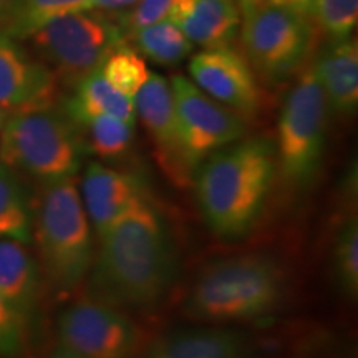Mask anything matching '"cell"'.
Returning a JSON list of instances; mask_svg holds the SVG:
<instances>
[{"instance_id": "obj_1", "label": "cell", "mask_w": 358, "mask_h": 358, "mask_svg": "<svg viewBox=\"0 0 358 358\" xmlns=\"http://www.w3.org/2000/svg\"><path fill=\"white\" fill-rule=\"evenodd\" d=\"M87 297L123 312H146L171 294L179 250L171 227L151 199L143 201L96 237Z\"/></svg>"}, {"instance_id": "obj_2", "label": "cell", "mask_w": 358, "mask_h": 358, "mask_svg": "<svg viewBox=\"0 0 358 358\" xmlns=\"http://www.w3.org/2000/svg\"><path fill=\"white\" fill-rule=\"evenodd\" d=\"M275 176V145L267 136L241 138L209 155L192 176L209 231L221 239L248 236L262 216Z\"/></svg>"}, {"instance_id": "obj_3", "label": "cell", "mask_w": 358, "mask_h": 358, "mask_svg": "<svg viewBox=\"0 0 358 358\" xmlns=\"http://www.w3.org/2000/svg\"><path fill=\"white\" fill-rule=\"evenodd\" d=\"M285 297V272L268 254H237L208 264L185 299L189 319L209 324L271 315Z\"/></svg>"}, {"instance_id": "obj_4", "label": "cell", "mask_w": 358, "mask_h": 358, "mask_svg": "<svg viewBox=\"0 0 358 358\" xmlns=\"http://www.w3.org/2000/svg\"><path fill=\"white\" fill-rule=\"evenodd\" d=\"M32 241L40 272L55 292L70 294L83 284L95 243L73 178L40 182L32 203Z\"/></svg>"}, {"instance_id": "obj_5", "label": "cell", "mask_w": 358, "mask_h": 358, "mask_svg": "<svg viewBox=\"0 0 358 358\" xmlns=\"http://www.w3.org/2000/svg\"><path fill=\"white\" fill-rule=\"evenodd\" d=\"M87 155L77 123L55 101L12 111L0 131V163L38 182L75 178Z\"/></svg>"}, {"instance_id": "obj_6", "label": "cell", "mask_w": 358, "mask_h": 358, "mask_svg": "<svg viewBox=\"0 0 358 358\" xmlns=\"http://www.w3.org/2000/svg\"><path fill=\"white\" fill-rule=\"evenodd\" d=\"M329 105L315 71L308 66L289 90L277 123V174L294 191L313 185L327 148Z\"/></svg>"}, {"instance_id": "obj_7", "label": "cell", "mask_w": 358, "mask_h": 358, "mask_svg": "<svg viewBox=\"0 0 358 358\" xmlns=\"http://www.w3.org/2000/svg\"><path fill=\"white\" fill-rule=\"evenodd\" d=\"M241 15L243 55L257 78L268 87L294 78L312 52L315 38L312 17L268 2Z\"/></svg>"}, {"instance_id": "obj_8", "label": "cell", "mask_w": 358, "mask_h": 358, "mask_svg": "<svg viewBox=\"0 0 358 358\" xmlns=\"http://www.w3.org/2000/svg\"><path fill=\"white\" fill-rule=\"evenodd\" d=\"M25 40L57 78L75 87L100 70L106 57L127 42L118 22L110 13L78 10L48 20Z\"/></svg>"}, {"instance_id": "obj_9", "label": "cell", "mask_w": 358, "mask_h": 358, "mask_svg": "<svg viewBox=\"0 0 358 358\" xmlns=\"http://www.w3.org/2000/svg\"><path fill=\"white\" fill-rule=\"evenodd\" d=\"M58 347L75 358H136L143 334L128 312L85 297L60 313Z\"/></svg>"}, {"instance_id": "obj_10", "label": "cell", "mask_w": 358, "mask_h": 358, "mask_svg": "<svg viewBox=\"0 0 358 358\" xmlns=\"http://www.w3.org/2000/svg\"><path fill=\"white\" fill-rule=\"evenodd\" d=\"M171 90L182 143L192 171L214 151L248 133V120L214 100L185 75H173Z\"/></svg>"}, {"instance_id": "obj_11", "label": "cell", "mask_w": 358, "mask_h": 358, "mask_svg": "<svg viewBox=\"0 0 358 358\" xmlns=\"http://www.w3.org/2000/svg\"><path fill=\"white\" fill-rule=\"evenodd\" d=\"M133 101L136 116L153 141L155 155L163 171L176 186H189L194 171L187 161L169 80L150 71Z\"/></svg>"}, {"instance_id": "obj_12", "label": "cell", "mask_w": 358, "mask_h": 358, "mask_svg": "<svg viewBox=\"0 0 358 358\" xmlns=\"http://www.w3.org/2000/svg\"><path fill=\"white\" fill-rule=\"evenodd\" d=\"M189 75L206 95L227 106L244 120L261 113L264 95L257 75L243 53L231 45L204 48L191 58Z\"/></svg>"}, {"instance_id": "obj_13", "label": "cell", "mask_w": 358, "mask_h": 358, "mask_svg": "<svg viewBox=\"0 0 358 358\" xmlns=\"http://www.w3.org/2000/svg\"><path fill=\"white\" fill-rule=\"evenodd\" d=\"M78 191L96 237L143 201L150 199L138 174L111 168L100 161L87 164Z\"/></svg>"}, {"instance_id": "obj_14", "label": "cell", "mask_w": 358, "mask_h": 358, "mask_svg": "<svg viewBox=\"0 0 358 358\" xmlns=\"http://www.w3.org/2000/svg\"><path fill=\"white\" fill-rule=\"evenodd\" d=\"M57 75L20 40L0 32V110L8 113L55 100Z\"/></svg>"}, {"instance_id": "obj_15", "label": "cell", "mask_w": 358, "mask_h": 358, "mask_svg": "<svg viewBox=\"0 0 358 358\" xmlns=\"http://www.w3.org/2000/svg\"><path fill=\"white\" fill-rule=\"evenodd\" d=\"M249 335L227 327H194L161 335L136 358H250Z\"/></svg>"}, {"instance_id": "obj_16", "label": "cell", "mask_w": 358, "mask_h": 358, "mask_svg": "<svg viewBox=\"0 0 358 358\" xmlns=\"http://www.w3.org/2000/svg\"><path fill=\"white\" fill-rule=\"evenodd\" d=\"M40 290L42 272L29 244L0 237V294L27 332L37 315Z\"/></svg>"}, {"instance_id": "obj_17", "label": "cell", "mask_w": 358, "mask_h": 358, "mask_svg": "<svg viewBox=\"0 0 358 358\" xmlns=\"http://www.w3.org/2000/svg\"><path fill=\"white\" fill-rule=\"evenodd\" d=\"M192 45L203 48L226 47L241 29V10L236 0H176L169 13Z\"/></svg>"}, {"instance_id": "obj_18", "label": "cell", "mask_w": 358, "mask_h": 358, "mask_svg": "<svg viewBox=\"0 0 358 358\" xmlns=\"http://www.w3.org/2000/svg\"><path fill=\"white\" fill-rule=\"evenodd\" d=\"M329 110L340 118H350L358 108L357 40H329L312 65Z\"/></svg>"}, {"instance_id": "obj_19", "label": "cell", "mask_w": 358, "mask_h": 358, "mask_svg": "<svg viewBox=\"0 0 358 358\" xmlns=\"http://www.w3.org/2000/svg\"><path fill=\"white\" fill-rule=\"evenodd\" d=\"M73 88V95L66 98L62 105L71 120L93 115H111L124 122L136 123L133 98L123 95L113 85L106 82L101 70L87 75Z\"/></svg>"}, {"instance_id": "obj_20", "label": "cell", "mask_w": 358, "mask_h": 358, "mask_svg": "<svg viewBox=\"0 0 358 358\" xmlns=\"http://www.w3.org/2000/svg\"><path fill=\"white\" fill-rule=\"evenodd\" d=\"M141 57L156 65L176 66L194 50V45L173 20H161L129 34L127 38Z\"/></svg>"}, {"instance_id": "obj_21", "label": "cell", "mask_w": 358, "mask_h": 358, "mask_svg": "<svg viewBox=\"0 0 358 358\" xmlns=\"http://www.w3.org/2000/svg\"><path fill=\"white\" fill-rule=\"evenodd\" d=\"M82 133L88 155L101 159H118L131 150L136 123L111 115H93L73 120Z\"/></svg>"}, {"instance_id": "obj_22", "label": "cell", "mask_w": 358, "mask_h": 358, "mask_svg": "<svg viewBox=\"0 0 358 358\" xmlns=\"http://www.w3.org/2000/svg\"><path fill=\"white\" fill-rule=\"evenodd\" d=\"M0 237L32 243V201L19 173L0 163Z\"/></svg>"}, {"instance_id": "obj_23", "label": "cell", "mask_w": 358, "mask_h": 358, "mask_svg": "<svg viewBox=\"0 0 358 358\" xmlns=\"http://www.w3.org/2000/svg\"><path fill=\"white\" fill-rule=\"evenodd\" d=\"M78 10H90V0H19L0 32L25 40L48 20Z\"/></svg>"}, {"instance_id": "obj_24", "label": "cell", "mask_w": 358, "mask_h": 358, "mask_svg": "<svg viewBox=\"0 0 358 358\" xmlns=\"http://www.w3.org/2000/svg\"><path fill=\"white\" fill-rule=\"evenodd\" d=\"M332 271L340 292L348 299L358 295V221L348 217L335 232L332 245Z\"/></svg>"}, {"instance_id": "obj_25", "label": "cell", "mask_w": 358, "mask_h": 358, "mask_svg": "<svg viewBox=\"0 0 358 358\" xmlns=\"http://www.w3.org/2000/svg\"><path fill=\"white\" fill-rule=\"evenodd\" d=\"M100 70L106 82L129 98H134L140 92L150 75L145 58L128 42L118 45L106 57Z\"/></svg>"}, {"instance_id": "obj_26", "label": "cell", "mask_w": 358, "mask_h": 358, "mask_svg": "<svg viewBox=\"0 0 358 358\" xmlns=\"http://www.w3.org/2000/svg\"><path fill=\"white\" fill-rule=\"evenodd\" d=\"M312 17L329 40L350 38L358 20V0H317Z\"/></svg>"}, {"instance_id": "obj_27", "label": "cell", "mask_w": 358, "mask_h": 358, "mask_svg": "<svg viewBox=\"0 0 358 358\" xmlns=\"http://www.w3.org/2000/svg\"><path fill=\"white\" fill-rule=\"evenodd\" d=\"M174 2L176 0H138L133 7L115 13L113 17L124 34V38H128V35L136 30L169 19Z\"/></svg>"}, {"instance_id": "obj_28", "label": "cell", "mask_w": 358, "mask_h": 358, "mask_svg": "<svg viewBox=\"0 0 358 358\" xmlns=\"http://www.w3.org/2000/svg\"><path fill=\"white\" fill-rule=\"evenodd\" d=\"M29 332L0 294V358H22L27 352Z\"/></svg>"}, {"instance_id": "obj_29", "label": "cell", "mask_w": 358, "mask_h": 358, "mask_svg": "<svg viewBox=\"0 0 358 358\" xmlns=\"http://www.w3.org/2000/svg\"><path fill=\"white\" fill-rule=\"evenodd\" d=\"M138 0H90V10H98L103 13H120L133 7Z\"/></svg>"}, {"instance_id": "obj_30", "label": "cell", "mask_w": 358, "mask_h": 358, "mask_svg": "<svg viewBox=\"0 0 358 358\" xmlns=\"http://www.w3.org/2000/svg\"><path fill=\"white\" fill-rule=\"evenodd\" d=\"M267 2L272 3V6L284 7V8H289V10L312 17L313 7H315L317 0H267Z\"/></svg>"}, {"instance_id": "obj_31", "label": "cell", "mask_w": 358, "mask_h": 358, "mask_svg": "<svg viewBox=\"0 0 358 358\" xmlns=\"http://www.w3.org/2000/svg\"><path fill=\"white\" fill-rule=\"evenodd\" d=\"M17 3H19V0H0V29L6 25Z\"/></svg>"}, {"instance_id": "obj_32", "label": "cell", "mask_w": 358, "mask_h": 358, "mask_svg": "<svg viewBox=\"0 0 358 358\" xmlns=\"http://www.w3.org/2000/svg\"><path fill=\"white\" fill-rule=\"evenodd\" d=\"M236 2H237V6H239V10L245 12V10H249V8L262 6V3H266L267 0H236Z\"/></svg>"}, {"instance_id": "obj_33", "label": "cell", "mask_w": 358, "mask_h": 358, "mask_svg": "<svg viewBox=\"0 0 358 358\" xmlns=\"http://www.w3.org/2000/svg\"><path fill=\"white\" fill-rule=\"evenodd\" d=\"M48 358H75V357H71L69 352H65L64 348L57 345V348H55V350H53V353Z\"/></svg>"}, {"instance_id": "obj_34", "label": "cell", "mask_w": 358, "mask_h": 358, "mask_svg": "<svg viewBox=\"0 0 358 358\" xmlns=\"http://www.w3.org/2000/svg\"><path fill=\"white\" fill-rule=\"evenodd\" d=\"M7 116H8V111L0 110V131H2V127H3V123H6Z\"/></svg>"}]
</instances>
